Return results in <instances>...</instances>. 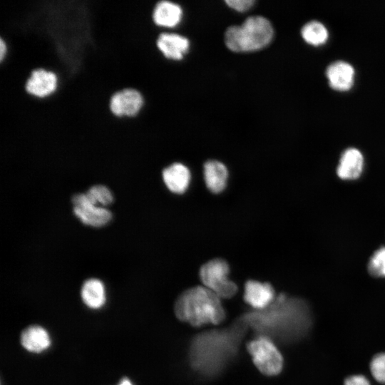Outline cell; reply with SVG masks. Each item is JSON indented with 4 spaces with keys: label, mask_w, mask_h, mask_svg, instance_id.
<instances>
[{
    "label": "cell",
    "mask_w": 385,
    "mask_h": 385,
    "mask_svg": "<svg viewBox=\"0 0 385 385\" xmlns=\"http://www.w3.org/2000/svg\"><path fill=\"white\" fill-rule=\"evenodd\" d=\"M73 212L86 225L102 227L112 219V213L108 209L92 204L85 193L73 196Z\"/></svg>",
    "instance_id": "5b68a950"
},
{
    "label": "cell",
    "mask_w": 385,
    "mask_h": 385,
    "mask_svg": "<svg viewBox=\"0 0 385 385\" xmlns=\"http://www.w3.org/2000/svg\"><path fill=\"white\" fill-rule=\"evenodd\" d=\"M364 168V157L361 151L355 148L345 150L341 155L337 168L338 177L344 180L359 178Z\"/></svg>",
    "instance_id": "30bf717a"
},
{
    "label": "cell",
    "mask_w": 385,
    "mask_h": 385,
    "mask_svg": "<svg viewBox=\"0 0 385 385\" xmlns=\"http://www.w3.org/2000/svg\"><path fill=\"white\" fill-rule=\"evenodd\" d=\"M344 385H371V384L366 376L361 374H355L346 378Z\"/></svg>",
    "instance_id": "7402d4cb"
},
{
    "label": "cell",
    "mask_w": 385,
    "mask_h": 385,
    "mask_svg": "<svg viewBox=\"0 0 385 385\" xmlns=\"http://www.w3.org/2000/svg\"><path fill=\"white\" fill-rule=\"evenodd\" d=\"M190 177L189 169L180 163H173L163 170L165 185L174 193H183L189 186Z\"/></svg>",
    "instance_id": "4fadbf2b"
},
{
    "label": "cell",
    "mask_w": 385,
    "mask_h": 385,
    "mask_svg": "<svg viewBox=\"0 0 385 385\" xmlns=\"http://www.w3.org/2000/svg\"><path fill=\"white\" fill-rule=\"evenodd\" d=\"M301 34L307 43L313 46L324 43L329 36L325 26L317 21H311L304 24L302 28Z\"/></svg>",
    "instance_id": "e0dca14e"
},
{
    "label": "cell",
    "mask_w": 385,
    "mask_h": 385,
    "mask_svg": "<svg viewBox=\"0 0 385 385\" xmlns=\"http://www.w3.org/2000/svg\"><path fill=\"white\" fill-rule=\"evenodd\" d=\"M230 268L222 259H214L204 264L200 277L204 286L220 298H231L237 292V286L227 277Z\"/></svg>",
    "instance_id": "3957f363"
},
{
    "label": "cell",
    "mask_w": 385,
    "mask_h": 385,
    "mask_svg": "<svg viewBox=\"0 0 385 385\" xmlns=\"http://www.w3.org/2000/svg\"><path fill=\"white\" fill-rule=\"evenodd\" d=\"M81 294L83 302L91 308H100L105 303L106 294L104 285L98 279H89L86 280L82 286Z\"/></svg>",
    "instance_id": "2e32d148"
},
{
    "label": "cell",
    "mask_w": 385,
    "mask_h": 385,
    "mask_svg": "<svg viewBox=\"0 0 385 385\" xmlns=\"http://www.w3.org/2000/svg\"><path fill=\"white\" fill-rule=\"evenodd\" d=\"M370 371L375 380L385 384V352L374 356L370 362Z\"/></svg>",
    "instance_id": "ffe728a7"
},
{
    "label": "cell",
    "mask_w": 385,
    "mask_h": 385,
    "mask_svg": "<svg viewBox=\"0 0 385 385\" xmlns=\"http://www.w3.org/2000/svg\"><path fill=\"white\" fill-rule=\"evenodd\" d=\"M183 17V9L180 5L170 1L162 0L154 4L152 19L160 28L176 26Z\"/></svg>",
    "instance_id": "8fae6325"
},
{
    "label": "cell",
    "mask_w": 385,
    "mask_h": 385,
    "mask_svg": "<svg viewBox=\"0 0 385 385\" xmlns=\"http://www.w3.org/2000/svg\"><path fill=\"white\" fill-rule=\"evenodd\" d=\"M248 352L257 369L264 375L272 376L279 374L283 367V358L267 337L261 336L247 344Z\"/></svg>",
    "instance_id": "277c9868"
},
{
    "label": "cell",
    "mask_w": 385,
    "mask_h": 385,
    "mask_svg": "<svg viewBox=\"0 0 385 385\" xmlns=\"http://www.w3.org/2000/svg\"><path fill=\"white\" fill-rule=\"evenodd\" d=\"M6 44L4 41L0 37V60H2L6 52Z\"/></svg>",
    "instance_id": "603a6c76"
},
{
    "label": "cell",
    "mask_w": 385,
    "mask_h": 385,
    "mask_svg": "<svg viewBox=\"0 0 385 385\" xmlns=\"http://www.w3.org/2000/svg\"><path fill=\"white\" fill-rule=\"evenodd\" d=\"M367 267L371 276L385 277V247H381L374 252Z\"/></svg>",
    "instance_id": "d6986e66"
},
{
    "label": "cell",
    "mask_w": 385,
    "mask_h": 385,
    "mask_svg": "<svg viewBox=\"0 0 385 385\" xmlns=\"http://www.w3.org/2000/svg\"><path fill=\"white\" fill-rule=\"evenodd\" d=\"M155 45L164 57L172 60H179L188 52L190 42L182 35L161 32L157 36Z\"/></svg>",
    "instance_id": "ba28073f"
},
{
    "label": "cell",
    "mask_w": 385,
    "mask_h": 385,
    "mask_svg": "<svg viewBox=\"0 0 385 385\" xmlns=\"http://www.w3.org/2000/svg\"><path fill=\"white\" fill-rule=\"evenodd\" d=\"M144 99L138 90L123 88L114 93L109 101L111 112L117 116H133L141 109Z\"/></svg>",
    "instance_id": "8992f818"
},
{
    "label": "cell",
    "mask_w": 385,
    "mask_h": 385,
    "mask_svg": "<svg viewBox=\"0 0 385 385\" xmlns=\"http://www.w3.org/2000/svg\"><path fill=\"white\" fill-rule=\"evenodd\" d=\"M275 298L274 290L267 282L249 280L245 285L244 299L255 309L260 310L266 309Z\"/></svg>",
    "instance_id": "9c48e42d"
},
{
    "label": "cell",
    "mask_w": 385,
    "mask_h": 385,
    "mask_svg": "<svg viewBox=\"0 0 385 385\" xmlns=\"http://www.w3.org/2000/svg\"><path fill=\"white\" fill-rule=\"evenodd\" d=\"M85 194L92 204L99 207L108 206L113 201L112 192L103 185L91 187Z\"/></svg>",
    "instance_id": "ac0fdd59"
},
{
    "label": "cell",
    "mask_w": 385,
    "mask_h": 385,
    "mask_svg": "<svg viewBox=\"0 0 385 385\" xmlns=\"http://www.w3.org/2000/svg\"><path fill=\"white\" fill-rule=\"evenodd\" d=\"M58 78L55 73L43 68L31 71L26 81V91L36 97L43 98L52 93L56 88Z\"/></svg>",
    "instance_id": "52a82bcc"
},
{
    "label": "cell",
    "mask_w": 385,
    "mask_h": 385,
    "mask_svg": "<svg viewBox=\"0 0 385 385\" xmlns=\"http://www.w3.org/2000/svg\"><path fill=\"white\" fill-rule=\"evenodd\" d=\"M273 35V27L267 19L252 16L241 25L228 27L225 33V43L232 51H254L267 46Z\"/></svg>",
    "instance_id": "7a4b0ae2"
},
{
    "label": "cell",
    "mask_w": 385,
    "mask_h": 385,
    "mask_svg": "<svg viewBox=\"0 0 385 385\" xmlns=\"http://www.w3.org/2000/svg\"><path fill=\"white\" fill-rule=\"evenodd\" d=\"M228 171L217 160H208L204 165V178L207 188L214 193L221 192L226 187Z\"/></svg>",
    "instance_id": "5bb4252c"
},
{
    "label": "cell",
    "mask_w": 385,
    "mask_h": 385,
    "mask_svg": "<svg viewBox=\"0 0 385 385\" xmlns=\"http://www.w3.org/2000/svg\"><path fill=\"white\" fill-rule=\"evenodd\" d=\"M21 343L29 351L38 353L46 349L51 344L46 329L39 326H31L21 334Z\"/></svg>",
    "instance_id": "9a60e30c"
},
{
    "label": "cell",
    "mask_w": 385,
    "mask_h": 385,
    "mask_svg": "<svg viewBox=\"0 0 385 385\" xmlns=\"http://www.w3.org/2000/svg\"><path fill=\"white\" fill-rule=\"evenodd\" d=\"M329 86L337 91L349 90L354 83V69L351 64L343 61L332 63L326 70Z\"/></svg>",
    "instance_id": "7c38bea8"
},
{
    "label": "cell",
    "mask_w": 385,
    "mask_h": 385,
    "mask_svg": "<svg viewBox=\"0 0 385 385\" xmlns=\"http://www.w3.org/2000/svg\"><path fill=\"white\" fill-rule=\"evenodd\" d=\"M118 385H133V384L128 379L124 378L120 381Z\"/></svg>",
    "instance_id": "cb8c5ba5"
},
{
    "label": "cell",
    "mask_w": 385,
    "mask_h": 385,
    "mask_svg": "<svg viewBox=\"0 0 385 385\" xmlns=\"http://www.w3.org/2000/svg\"><path fill=\"white\" fill-rule=\"evenodd\" d=\"M225 2L230 7L238 11H247L255 4L253 0H227Z\"/></svg>",
    "instance_id": "44dd1931"
},
{
    "label": "cell",
    "mask_w": 385,
    "mask_h": 385,
    "mask_svg": "<svg viewBox=\"0 0 385 385\" xmlns=\"http://www.w3.org/2000/svg\"><path fill=\"white\" fill-rule=\"evenodd\" d=\"M177 318L193 327L218 324L225 318L220 297L205 287L197 286L183 292L175 307Z\"/></svg>",
    "instance_id": "6da1fadb"
}]
</instances>
